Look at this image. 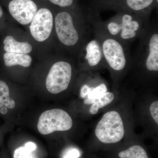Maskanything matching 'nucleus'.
<instances>
[{
	"mask_svg": "<svg viewBox=\"0 0 158 158\" xmlns=\"http://www.w3.org/2000/svg\"><path fill=\"white\" fill-rule=\"evenodd\" d=\"M114 98V94L111 92L107 91L104 94L100 97L94 101L89 110L90 114L92 115L96 114L100 109L110 104Z\"/></svg>",
	"mask_w": 158,
	"mask_h": 158,
	"instance_id": "13",
	"label": "nucleus"
},
{
	"mask_svg": "<svg viewBox=\"0 0 158 158\" xmlns=\"http://www.w3.org/2000/svg\"><path fill=\"white\" fill-rule=\"evenodd\" d=\"M53 26V19L51 11L44 8L39 9L31 22V35L37 41L43 42L49 37Z\"/></svg>",
	"mask_w": 158,
	"mask_h": 158,
	"instance_id": "7",
	"label": "nucleus"
},
{
	"mask_svg": "<svg viewBox=\"0 0 158 158\" xmlns=\"http://www.w3.org/2000/svg\"><path fill=\"white\" fill-rule=\"evenodd\" d=\"M120 158H149L146 151L141 146L134 145L118 153Z\"/></svg>",
	"mask_w": 158,
	"mask_h": 158,
	"instance_id": "15",
	"label": "nucleus"
},
{
	"mask_svg": "<svg viewBox=\"0 0 158 158\" xmlns=\"http://www.w3.org/2000/svg\"><path fill=\"white\" fill-rule=\"evenodd\" d=\"M55 26L57 36L64 45L72 47L76 45L80 39L72 16L68 12L62 11L57 15Z\"/></svg>",
	"mask_w": 158,
	"mask_h": 158,
	"instance_id": "6",
	"label": "nucleus"
},
{
	"mask_svg": "<svg viewBox=\"0 0 158 158\" xmlns=\"http://www.w3.org/2000/svg\"><path fill=\"white\" fill-rule=\"evenodd\" d=\"M107 91V87L104 83H102L95 87H90L88 97L85 99L84 103L86 105L92 104L94 100Z\"/></svg>",
	"mask_w": 158,
	"mask_h": 158,
	"instance_id": "16",
	"label": "nucleus"
},
{
	"mask_svg": "<svg viewBox=\"0 0 158 158\" xmlns=\"http://www.w3.org/2000/svg\"><path fill=\"white\" fill-rule=\"evenodd\" d=\"M4 106L9 109H12L15 107V103L9 97L8 85L3 81H0V109Z\"/></svg>",
	"mask_w": 158,
	"mask_h": 158,
	"instance_id": "14",
	"label": "nucleus"
},
{
	"mask_svg": "<svg viewBox=\"0 0 158 158\" xmlns=\"http://www.w3.org/2000/svg\"><path fill=\"white\" fill-rule=\"evenodd\" d=\"M72 126V119L68 113L61 109H52L45 111L40 116L37 129L40 134L47 135L68 131Z\"/></svg>",
	"mask_w": 158,
	"mask_h": 158,
	"instance_id": "4",
	"label": "nucleus"
},
{
	"mask_svg": "<svg viewBox=\"0 0 158 158\" xmlns=\"http://www.w3.org/2000/svg\"><path fill=\"white\" fill-rule=\"evenodd\" d=\"M3 43L6 52L27 54L32 50V47L28 43L19 42L11 36L6 37Z\"/></svg>",
	"mask_w": 158,
	"mask_h": 158,
	"instance_id": "10",
	"label": "nucleus"
},
{
	"mask_svg": "<svg viewBox=\"0 0 158 158\" xmlns=\"http://www.w3.org/2000/svg\"><path fill=\"white\" fill-rule=\"evenodd\" d=\"M14 158H37L34 151L24 146L17 148L13 154Z\"/></svg>",
	"mask_w": 158,
	"mask_h": 158,
	"instance_id": "17",
	"label": "nucleus"
},
{
	"mask_svg": "<svg viewBox=\"0 0 158 158\" xmlns=\"http://www.w3.org/2000/svg\"><path fill=\"white\" fill-rule=\"evenodd\" d=\"M52 3L62 7H68L71 6L73 0H49Z\"/></svg>",
	"mask_w": 158,
	"mask_h": 158,
	"instance_id": "20",
	"label": "nucleus"
},
{
	"mask_svg": "<svg viewBox=\"0 0 158 158\" xmlns=\"http://www.w3.org/2000/svg\"><path fill=\"white\" fill-rule=\"evenodd\" d=\"M92 34L101 46L105 63L112 70H124L131 62L129 45L125 44L111 36L102 25L99 19L89 17Z\"/></svg>",
	"mask_w": 158,
	"mask_h": 158,
	"instance_id": "1",
	"label": "nucleus"
},
{
	"mask_svg": "<svg viewBox=\"0 0 158 158\" xmlns=\"http://www.w3.org/2000/svg\"><path fill=\"white\" fill-rule=\"evenodd\" d=\"M150 112L154 121L158 124V102H153L150 106Z\"/></svg>",
	"mask_w": 158,
	"mask_h": 158,
	"instance_id": "19",
	"label": "nucleus"
},
{
	"mask_svg": "<svg viewBox=\"0 0 158 158\" xmlns=\"http://www.w3.org/2000/svg\"><path fill=\"white\" fill-rule=\"evenodd\" d=\"M101 22L111 36L129 45L140 38L150 24L146 13L134 14L128 11H122L107 21Z\"/></svg>",
	"mask_w": 158,
	"mask_h": 158,
	"instance_id": "2",
	"label": "nucleus"
},
{
	"mask_svg": "<svg viewBox=\"0 0 158 158\" xmlns=\"http://www.w3.org/2000/svg\"><path fill=\"white\" fill-rule=\"evenodd\" d=\"M9 8L11 15L22 25L31 23L37 11V6L31 0H12Z\"/></svg>",
	"mask_w": 158,
	"mask_h": 158,
	"instance_id": "8",
	"label": "nucleus"
},
{
	"mask_svg": "<svg viewBox=\"0 0 158 158\" xmlns=\"http://www.w3.org/2000/svg\"><path fill=\"white\" fill-rule=\"evenodd\" d=\"M25 147L28 149L31 150L33 151H35L37 148V145L33 142H28L26 143L24 145Z\"/></svg>",
	"mask_w": 158,
	"mask_h": 158,
	"instance_id": "22",
	"label": "nucleus"
},
{
	"mask_svg": "<svg viewBox=\"0 0 158 158\" xmlns=\"http://www.w3.org/2000/svg\"><path fill=\"white\" fill-rule=\"evenodd\" d=\"M3 14V11L2 9V7L0 6V18L2 16Z\"/></svg>",
	"mask_w": 158,
	"mask_h": 158,
	"instance_id": "24",
	"label": "nucleus"
},
{
	"mask_svg": "<svg viewBox=\"0 0 158 158\" xmlns=\"http://www.w3.org/2000/svg\"><path fill=\"white\" fill-rule=\"evenodd\" d=\"M4 60L5 65L8 67L19 65L28 67L31 65L32 59L27 54L6 52L4 55Z\"/></svg>",
	"mask_w": 158,
	"mask_h": 158,
	"instance_id": "11",
	"label": "nucleus"
},
{
	"mask_svg": "<svg viewBox=\"0 0 158 158\" xmlns=\"http://www.w3.org/2000/svg\"><path fill=\"white\" fill-rule=\"evenodd\" d=\"M123 122L116 111L105 113L95 129V134L100 141L106 144L117 143L124 135Z\"/></svg>",
	"mask_w": 158,
	"mask_h": 158,
	"instance_id": "3",
	"label": "nucleus"
},
{
	"mask_svg": "<svg viewBox=\"0 0 158 158\" xmlns=\"http://www.w3.org/2000/svg\"><path fill=\"white\" fill-rule=\"evenodd\" d=\"M89 88L90 86L88 85H84L81 88L80 95L81 97L83 98H87L88 97V93H89Z\"/></svg>",
	"mask_w": 158,
	"mask_h": 158,
	"instance_id": "21",
	"label": "nucleus"
},
{
	"mask_svg": "<svg viewBox=\"0 0 158 158\" xmlns=\"http://www.w3.org/2000/svg\"><path fill=\"white\" fill-rule=\"evenodd\" d=\"M80 156V153L78 150L75 148H71L64 152L62 158H78Z\"/></svg>",
	"mask_w": 158,
	"mask_h": 158,
	"instance_id": "18",
	"label": "nucleus"
},
{
	"mask_svg": "<svg viewBox=\"0 0 158 158\" xmlns=\"http://www.w3.org/2000/svg\"><path fill=\"white\" fill-rule=\"evenodd\" d=\"M72 75V67L70 63L65 61L56 62L48 74L46 86L49 92L57 94L68 88Z\"/></svg>",
	"mask_w": 158,
	"mask_h": 158,
	"instance_id": "5",
	"label": "nucleus"
},
{
	"mask_svg": "<svg viewBox=\"0 0 158 158\" xmlns=\"http://www.w3.org/2000/svg\"><path fill=\"white\" fill-rule=\"evenodd\" d=\"M83 60L89 68H94L105 64L100 44L96 37L90 36L85 43Z\"/></svg>",
	"mask_w": 158,
	"mask_h": 158,
	"instance_id": "9",
	"label": "nucleus"
},
{
	"mask_svg": "<svg viewBox=\"0 0 158 158\" xmlns=\"http://www.w3.org/2000/svg\"><path fill=\"white\" fill-rule=\"evenodd\" d=\"M156 2H157V3H158V0H156Z\"/></svg>",
	"mask_w": 158,
	"mask_h": 158,
	"instance_id": "25",
	"label": "nucleus"
},
{
	"mask_svg": "<svg viewBox=\"0 0 158 158\" xmlns=\"http://www.w3.org/2000/svg\"><path fill=\"white\" fill-rule=\"evenodd\" d=\"M154 1L155 0H124L123 6L127 9V11L128 12L144 13L142 11L148 9Z\"/></svg>",
	"mask_w": 158,
	"mask_h": 158,
	"instance_id": "12",
	"label": "nucleus"
},
{
	"mask_svg": "<svg viewBox=\"0 0 158 158\" xmlns=\"http://www.w3.org/2000/svg\"><path fill=\"white\" fill-rule=\"evenodd\" d=\"M0 112L3 115H6L8 113V108L5 106H3L0 109Z\"/></svg>",
	"mask_w": 158,
	"mask_h": 158,
	"instance_id": "23",
	"label": "nucleus"
}]
</instances>
